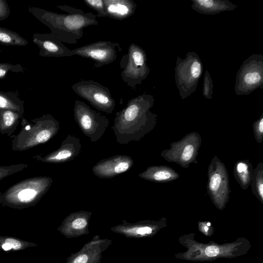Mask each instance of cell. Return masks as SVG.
<instances>
[{"instance_id": "1", "label": "cell", "mask_w": 263, "mask_h": 263, "mask_svg": "<svg viewBox=\"0 0 263 263\" xmlns=\"http://www.w3.org/2000/svg\"><path fill=\"white\" fill-rule=\"evenodd\" d=\"M154 100L153 95L144 93L129 100L116 112L112 129L117 143L139 141L154 129L157 115L151 111Z\"/></svg>"}, {"instance_id": "2", "label": "cell", "mask_w": 263, "mask_h": 263, "mask_svg": "<svg viewBox=\"0 0 263 263\" xmlns=\"http://www.w3.org/2000/svg\"><path fill=\"white\" fill-rule=\"evenodd\" d=\"M59 9L68 12L62 14L35 7H28L29 12L40 22L48 27L62 42L76 44L83 35V29L90 26L97 25V15L85 12L67 5L57 6Z\"/></svg>"}, {"instance_id": "3", "label": "cell", "mask_w": 263, "mask_h": 263, "mask_svg": "<svg viewBox=\"0 0 263 263\" xmlns=\"http://www.w3.org/2000/svg\"><path fill=\"white\" fill-rule=\"evenodd\" d=\"M195 233H191L179 237V243L186 250L175 254V258L196 262L231 259L246 255L251 248L250 241L246 237H241L232 242L219 243L213 241L200 242L195 239Z\"/></svg>"}, {"instance_id": "4", "label": "cell", "mask_w": 263, "mask_h": 263, "mask_svg": "<svg viewBox=\"0 0 263 263\" xmlns=\"http://www.w3.org/2000/svg\"><path fill=\"white\" fill-rule=\"evenodd\" d=\"M60 129V122L50 114H44L30 122L22 118V128L11 141L12 149L23 151L45 143Z\"/></svg>"}, {"instance_id": "5", "label": "cell", "mask_w": 263, "mask_h": 263, "mask_svg": "<svg viewBox=\"0 0 263 263\" xmlns=\"http://www.w3.org/2000/svg\"><path fill=\"white\" fill-rule=\"evenodd\" d=\"M53 179L39 176L23 180L0 194V203L13 207H26L36 204L48 191Z\"/></svg>"}, {"instance_id": "6", "label": "cell", "mask_w": 263, "mask_h": 263, "mask_svg": "<svg viewBox=\"0 0 263 263\" xmlns=\"http://www.w3.org/2000/svg\"><path fill=\"white\" fill-rule=\"evenodd\" d=\"M175 69L177 88L182 99L194 93L203 72L202 63L195 52H189L184 59L178 57Z\"/></svg>"}, {"instance_id": "7", "label": "cell", "mask_w": 263, "mask_h": 263, "mask_svg": "<svg viewBox=\"0 0 263 263\" xmlns=\"http://www.w3.org/2000/svg\"><path fill=\"white\" fill-rule=\"evenodd\" d=\"M206 189L213 204L223 210L229 201L231 190L227 168L216 155L208 165Z\"/></svg>"}, {"instance_id": "8", "label": "cell", "mask_w": 263, "mask_h": 263, "mask_svg": "<svg viewBox=\"0 0 263 263\" xmlns=\"http://www.w3.org/2000/svg\"><path fill=\"white\" fill-rule=\"evenodd\" d=\"M147 62L145 50L135 43L130 44L120 62L121 77L127 86L135 89L147 78L150 72Z\"/></svg>"}, {"instance_id": "9", "label": "cell", "mask_w": 263, "mask_h": 263, "mask_svg": "<svg viewBox=\"0 0 263 263\" xmlns=\"http://www.w3.org/2000/svg\"><path fill=\"white\" fill-rule=\"evenodd\" d=\"M202 143L200 134L196 132L189 133L177 141L172 142L170 148L163 149L160 156L169 162L178 164L187 168L192 164L197 163V156Z\"/></svg>"}, {"instance_id": "10", "label": "cell", "mask_w": 263, "mask_h": 263, "mask_svg": "<svg viewBox=\"0 0 263 263\" xmlns=\"http://www.w3.org/2000/svg\"><path fill=\"white\" fill-rule=\"evenodd\" d=\"M263 87V55L254 53L246 59L238 70L234 91L236 95H247Z\"/></svg>"}, {"instance_id": "11", "label": "cell", "mask_w": 263, "mask_h": 263, "mask_svg": "<svg viewBox=\"0 0 263 263\" xmlns=\"http://www.w3.org/2000/svg\"><path fill=\"white\" fill-rule=\"evenodd\" d=\"M73 116L80 129L85 136L90 138L91 142H97L100 139L109 123L105 116L78 100H75Z\"/></svg>"}, {"instance_id": "12", "label": "cell", "mask_w": 263, "mask_h": 263, "mask_svg": "<svg viewBox=\"0 0 263 263\" xmlns=\"http://www.w3.org/2000/svg\"><path fill=\"white\" fill-rule=\"evenodd\" d=\"M71 88L78 96L86 100L99 111L109 114L114 111L115 100L109 89L99 82L81 80L72 84Z\"/></svg>"}, {"instance_id": "13", "label": "cell", "mask_w": 263, "mask_h": 263, "mask_svg": "<svg viewBox=\"0 0 263 263\" xmlns=\"http://www.w3.org/2000/svg\"><path fill=\"white\" fill-rule=\"evenodd\" d=\"M122 48L119 44L108 41H99L72 49L70 57L74 55L94 61L93 67L98 68L114 62Z\"/></svg>"}, {"instance_id": "14", "label": "cell", "mask_w": 263, "mask_h": 263, "mask_svg": "<svg viewBox=\"0 0 263 263\" xmlns=\"http://www.w3.org/2000/svg\"><path fill=\"white\" fill-rule=\"evenodd\" d=\"M122 223L111 227V231L128 238H149L155 236L167 226V219L161 217L156 220H143L134 223L122 220Z\"/></svg>"}, {"instance_id": "15", "label": "cell", "mask_w": 263, "mask_h": 263, "mask_svg": "<svg viewBox=\"0 0 263 263\" xmlns=\"http://www.w3.org/2000/svg\"><path fill=\"white\" fill-rule=\"evenodd\" d=\"M112 240L96 235L76 253L70 254L65 263H101L102 253L111 244Z\"/></svg>"}, {"instance_id": "16", "label": "cell", "mask_w": 263, "mask_h": 263, "mask_svg": "<svg viewBox=\"0 0 263 263\" xmlns=\"http://www.w3.org/2000/svg\"><path fill=\"white\" fill-rule=\"evenodd\" d=\"M134 160L129 155H116L98 162L92 168L93 174L100 179H110L129 170Z\"/></svg>"}, {"instance_id": "17", "label": "cell", "mask_w": 263, "mask_h": 263, "mask_svg": "<svg viewBox=\"0 0 263 263\" xmlns=\"http://www.w3.org/2000/svg\"><path fill=\"white\" fill-rule=\"evenodd\" d=\"M81 148L80 139L69 134L62 141L59 148L45 156L36 155L33 158L44 163H65L76 159L80 155Z\"/></svg>"}, {"instance_id": "18", "label": "cell", "mask_w": 263, "mask_h": 263, "mask_svg": "<svg viewBox=\"0 0 263 263\" xmlns=\"http://www.w3.org/2000/svg\"><path fill=\"white\" fill-rule=\"evenodd\" d=\"M92 213L80 211L70 213L57 229L67 238L80 237L89 234V220Z\"/></svg>"}, {"instance_id": "19", "label": "cell", "mask_w": 263, "mask_h": 263, "mask_svg": "<svg viewBox=\"0 0 263 263\" xmlns=\"http://www.w3.org/2000/svg\"><path fill=\"white\" fill-rule=\"evenodd\" d=\"M33 42L39 48L42 57L62 58L70 57V51L57 37L50 33H35Z\"/></svg>"}, {"instance_id": "20", "label": "cell", "mask_w": 263, "mask_h": 263, "mask_svg": "<svg viewBox=\"0 0 263 263\" xmlns=\"http://www.w3.org/2000/svg\"><path fill=\"white\" fill-rule=\"evenodd\" d=\"M107 17L124 20L133 15L137 7L132 0H104Z\"/></svg>"}, {"instance_id": "21", "label": "cell", "mask_w": 263, "mask_h": 263, "mask_svg": "<svg viewBox=\"0 0 263 263\" xmlns=\"http://www.w3.org/2000/svg\"><path fill=\"white\" fill-rule=\"evenodd\" d=\"M138 176L152 182L166 183L177 180L179 178L180 174L169 166L160 165L147 167Z\"/></svg>"}, {"instance_id": "22", "label": "cell", "mask_w": 263, "mask_h": 263, "mask_svg": "<svg viewBox=\"0 0 263 263\" xmlns=\"http://www.w3.org/2000/svg\"><path fill=\"white\" fill-rule=\"evenodd\" d=\"M192 8L204 14H215L232 11L238 6L228 0H191Z\"/></svg>"}, {"instance_id": "23", "label": "cell", "mask_w": 263, "mask_h": 263, "mask_svg": "<svg viewBox=\"0 0 263 263\" xmlns=\"http://www.w3.org/2000/svg\"><path fill=\"white\" fill-rule=\"evenodd\" d=\"M253 167L249 159L238 160L233 167V175L240 187L244 190L250 185Z\"/></svg>"}, {"instance_id": "24", "label": "cell", "mask_w": 263, "mask_h": 263, "mask_svg": "<svg viewBox=\"0 0 263 263\" xmlns=\"http://www.w3.org/2000/svg\"><path fill=\"white\" fill-rule=\"evenodd\" d=\"M23 114L13 110L0 109V133L10 136L16 130Z\"/></svg>"}, {"instance_id": "25", "label": "cell", "mask_w": 263, "mask_h": 263, "mask_svg": "<svg viewBox=\"0 0 263 263\" xmlns=\"http://www.w3.org/2000/svg\"><path fill=\"white\" fill-rule=\"evenodd\" d=\"M0 109L11 110L24 115V102L14 92L0 90Z\"/></svg>"}, {"instance_id": "26", "label": "cell", "mask_w": 263, "mask_h": 263, "mask_svg": "<svg viewBox=\"0 0 263 263\" xmlns=\"http://www.w3.org/2000/svg\"><path fill=\"white\" fill-rule=\"evenodd\" d=\"M251 190L254 196L263 204V163L259 162L253 168L251 182Z\"/></svg>"}, {"instance_id": "27", "label": "cell", "mask_w": 263, "mask_h": 263, "mask_svg": "<svg viewBox=\"0 0 263 263\" xmlns=\"http://www.w3.org/2000/svg\"><path fill=\"white\" fill-rule=\"evenodd\" d=\"M0 44L5 46H25L28 41L18 33L0 27Z\"/></svg>"}, {"instance_id": "28", "label": "cell", "mask_w": 263, "mask_h": 263, "mask_svg": "<svg viewBox=\"0 0 263 263\" xmlns=\"http://www.w3.org/2000/svg\"><path fill=\"white\" fill-rule=\"evenodd\" d=\"M28 165L25 163H19L9 166H0V180L23 170Z\"/></svg>"}, {"instance_id": "29", "label": "cell", "mask_w": 263, "mask_h": 263, "mask_svg": "<svg viewBox=\"0 0 263 263\" xmlns=\"http://www.w3.org/2000/svg\"><path fill=\"white\" fill-rule=\"evenodd\" d=\"M84 3L86 6L97 11V17H107L104 0H85Z\"/></svg>"}, {"instance_id": "30", "label": "cell", "mask_w": 263, "mask_h": 263, "mask_svg": "<svg viewBox=\"0 0 263 263\" xmlns=\"http://www.w3.org/2000/svg\"><path fill=\"white\" fill-rule=\"evenodd\" d=\"M25 68L20 64L15 65L9 63H0V80L4 79L9 71L23 72Z\"/></svg>"}, {"instance_id": "31", "label": "cell", "mask_w": 263, "mask_h": 263, "mask_svg": "<svg viewBox=\"0 0 263 263\" xmlns=\"http://www.w3.org/2000/svg\"><path fill=\"white\" fill-rule=\"evenodd\" d=\"M213 82L209 71L206 70L203 81L202 95L206 99L212 98L213 93Z\"/></svg>"}, {"instance_id": "32", "label": "cell", "mask_w": 263, "mask_h": 263, "mask_svg": "<svg viewBox=\"0 0 263 263\" xmlns=\"http://www.w3.org/2000/svg\"><path fill=\"white\" fill-rule=\"evenodd\" d=\"M253 130L257 143H261L263 141V113L258 120L253 122Z\"/></svg>"}, {"instance_id": "33", "label": "cell", "mask_w": 263, "mask_h": 263, "mask_svg": "<svg viewBox=\"0 0 263 263\" xmlns=\"http://www.w3.org/2000/svg\"><path fill=\"white\" fill-rule=\"evenodd\" d=\"M198 229L200 232L206 236H211L214 233V228L209 221H199Z\"/></svg>"}, {"instance_id": "34", "label": "cell", "mask_w": 263, "mask_h": 263, "mask_svg": "<svg viewBox=\"0 0 263 263\" xmlns=\"http://www.w3.org/2000/svg\"><path fill=\"white\" fill-rule=\"evenodd\" d=\"M10 10L5 0H0V21H4L10 15Z\"/></svg>"}, {"instance_id": "35", "label": "cell", "mask_w": 263, "mask_h": 263, "mask_svg": "<svg viewBox=\"0 0 263 263\" xmlns=\"http://www.w3.org/2000/svg\"><path fill=\"white\" fill-rule=\"evenodd\" d=\"M6 242L9 243L12 248L14 250H17L21 248L22 245L19 241L14 238H8L6 240Z\"/></svg>"}, {"instance_id": "36", "label": "cell", "mask_w": 263, "mask_h": 263, "mask_svg": "<svg viewBox=\"0 0 263 263\" xmlns=\"http://www.w3.org/2000/svg\"><path fill=\"white\" fill-rule=\"evenodd\" d=\"M2 248L5 251H8L12 249L11 245L5 241V243L3 244Z\"/></svg>"}]
</instances>
